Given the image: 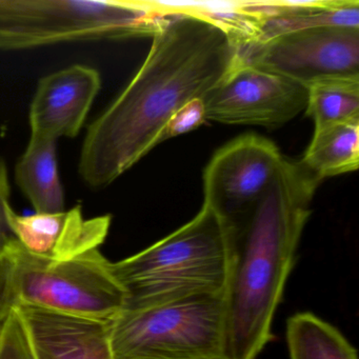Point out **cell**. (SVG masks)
Wrapping results in <instances>:
<instances>
[{
    "label": "cell",
    "instance_id": "obj_1",
    "mask_svg": "<svg viewBox=\"0 0 359 359\" xmlns=\"http://www.w3.org/2000/svg\"><path fill=\"white\" fill-rule=\"evenodd\" d=\"M239 47L219 27L165 14L152 46L123 91L89 126L79 158L89 188H106L165 142L168 123L203 100L238 64Z\"/></svg>",
    "mask_w": 359,
    "mask_h": 359
},
{
    "label": "cell",
    "instance_id": "obj_2",
    "mask_svg": "<svg viewBox=\"0 0 359 359\" xmlns=\"http://www.w3.org/2000/svg\"><path fill=\"white\" fill-rule=\"evenodd\" d=\"M320 180L283 159L237 229L226 289L224 356L255 359L272 339L273 318L295 260Z\"/></svg>",
    "mask_w": 359,
    "mask_h": 359
},
{
    "label": "cell",
    "instance_id": "obj_3",
    "mask_svg": "<svg viewBox=\"0 0 359 359\" xmlns=\"http://www.w3.org/2000/svg\"><path fill=\"white\" fill-rule=\"evenodd\" d=\"M237 229L203 205L188 224L121 262L111 272L126 292V310L199 294L226 292Z\"/></svg>",
    "mask_w": 359,
    "mask_h": 359
},
{
    "label": "cell",
    "instance_id": "obj_4",
    "mask_svg": "<svg viewBox=\"0 0 359 359\" xmlns=\"http://www.w3.org/2000/svg\"><path fill=\"white\" fill-rule=\"evenodd\" d=\"M100 250L70 260L46 259L15 238L0 252V323L20 306L111 321L125 308L126 292Z\"/></svg>",
    "mask_w": 359,
    "mask_h": 359
},
{
    "label": "cell",
    "instance_id": "obj_5",
    "mask_svg": "<svg viewBox=\"0 0 359 359\" xmlns=\"http://www.w3.org/2000/svg\"><path fill=\"white\" fill-rule=\"evenodd\" d=\"M165 18L140 0H0V51L153 37Z\"/></svg>",
    "mask_w": 359,
    "mask_h": 359
},
{
    "label": "cell",
    "instance_id": "obj_6",
    "mask_svg": "<svg viewBox=\"0 0 359 359\" xmlns=\"http://www.w3.org/2000/svg\"><path fill=\"white\" fill-rule=\"evenodd\" d=\"M109 327L116 359L224 356L226 292L123 309Z\"/></svg>",
    "mask_w": 359,
    "mask_h": 359
},
{
    "label": "cell",
    "instance_id": "obj_7",
    "mask_svg": "<svg viewBox=\"0 0 359 359\" xmlns=\"http://www.w3.org/2000/svg\"><path fill=\"white\" fill-rule=\"evenodd\" d=\"M243 64L308 88L321 79L359 77V30L318 27L239 48Z\"/></svg>",
    "mask_w": 359,
    "mask_h": 359
},
{
    "label": "cell",
    "instance_id": "obj_8",
    "mask_svg": "<svg viewBox=\"0 0 359 359\" xmlns=\"http://www.w3.org/2000/svg\"><path fill=\"white\" fill-rule=\"evenodd\" d=\"M285 157L276 144L255 134L217 151L203 172V205L238 228L262 198Z\"/></svg>",
    "mask_w": 359,
    "mask_h": 359
},
{
    "label": "cell",
    "instance_id": "obj_9",
    "mask_svg": "<svg viewBox=\"0 0 359 359\" xmlns=\"http://www.w3.org/2000/svg\"><path fill=\"white\" fill-rule=\"evenodd\" d=\"M308 88L238 64L203 98L205 121L278 127L306 110Z\"/></svg>",
    "mask_w": 359,
    "mask_h": 359
},
{
    "label": "cell",
    "instance_id": "obj_10",
    "mask_svg": "<svg viewBox=\"0 0 359 359\" xmlns=\"http://www.w3.org/2000/svg\"><path fill=\"white\" fill-rule=\"evenodd\" d=\"M102 88L100 72L74 65L43 77L29 111L31 135L58 140L79 135Z\"/></svg>",
    "mask_w": 359,
    "mask_h": 359
},
{
    "label": "cell",
    "instance_id": "obj_11",
    "mask_svg": "<svg viewBox=\"0 0 359 359\" xmlns=\"http://www.w3.org/2000/svg\"><path fill=\"white\" fill-rule=\"evenodd\" d=\"M6 214L12 235L27 251L57 262L98 249L112 222L110 215L86 218L81 205L57 213L20 215L9 203Z\"/></svg>",
    "mask_w": 359,
    "mask_h": 359
},
{
    "label": "cell",
    "instance_id": "obj_12",
    "mask_svg": "<svg viewBox=\"0 0 359 359\" xmlns=\"http://www.w3.org/2000/svg\"><path fill=\"white\" fill-rule=\"evenodd\" d=\"M15 310L24 320L36 359H116L109 321L35 306Z\"/></svg>",
    "mask_w": 359,
    "mask_h": 359
},
{
    "label": "cell",
    "instance_id": "obj_13",
    "mask_svg": "<svg viewBox=\"0 0 359 359\" xmlns=\"http://www.w3.org/2000/svg\"><path fill=\"white\" fill-rule=\"evenodd\" d=\"M250 9L257 33L255 43L318 27L359 30L357 0L250 1Z\"/></svg>",
    "mask_w": 359,
    "mask_h": 359
},
{
    "label": "cell",
    "instance_id": "obj_14",
    "mask_svg": "<svg viewBox=\"0 0 359 359\" xmlns=\"http://www.w3.org/2000/svg\"><path fill=\"white\" fill-rule=\"evenodd\" d=\"M15 182L35 213L65 211L66 201L58 171L57 140L31 135L24 154L16 163Z\"/></svg>",
    "mask_w": 359,
    "mask_h": 359
},
{
    "label": "cell",
    "instance_id": "obj_15",
    "mask_svg": "<svg viewBox=\"0 0 359 359\" xmlns=\"http://www.w3.org/2000/svg\"><path fill=\"white\" fill-rule=\"evenodd\" d=\"M298 163L320 182L356 171L359 165V121L315 130L310 146Z\"/></svg>",
    "mask_w": 359,
    "mask_h": 359
},
{
    "label": "cell",
    "instance_id": "obj_16",
    "mask_svg": "<svg viewBox=\"0 0 359 359\" xmlns=\"http://www.w3.org/2000/svg\"><path fill=\"white\" fill-rule=\"evenodd\" d=\"M287 342L290 359H358L339 330L311 312L287 319Z\"/></svg>",
    "mask_w": 359,
    "mask_h": 359
},
{
    "label": "cell",
    "instance_id": "obj_17",
    "mask_svg": "<svg viewBox=\"0 0 359 359\" xmlns=\"http://www.w3.org/2000/svg\"><path fill=\"white\" fill-rule=\"evenodd\" d=\"M304 111L315 130L359 121V77H332L309 86Z\"/></svg>",
    "mask_w": 359,
    "mask_h": 359
},
{
    "label": "cell",
    "instance_id": "obj_18",
    "mask_svg": "<svg viewBox=\"0 0 359 359\" xmlns=\"http://www.w3.org/2000/svg\"><path fill=\"white\" fill-rule=\"evenodd\" d=\"M0 359H36L18 310H13L0 323Z\"/></svg>",
    "mask_w": 359,
    "mask_h": 359
},
{
    "label": "cell",
    "instance_id": "obj_19",
    "mask_svg": "<svg viewBox=\"0 0 359 359\" xmlns=\"http://www.w3.org/2000/svg\"><path fill=\"white\" fill-rule=\"evenodd\" d=\"M205 121L203 100H193L182 106L168 123L165 140L184 135L201 127Z\"/></svg>",
    "mask_w": 359,
    "mask_h": 359
},
{
    "label": "cell",
    "instance_id": "obj_20",
    "mask_svg": "<svg viewBox=\"0 0 359 359\" xmlns=\"http://www.w3.org/2000/svg\"><path fill=\"white\" fill-rule=\"evenodd\" d=\"M11 187L5 161L0 157V252L14 238L8 224L6 208L10 203Z\"/></svg>",
    "mask_w": 359,
    "mask_h": 359
},
{
    "label": "cell",
    "instance_id": "obj_21",
    "mask_svg": "<svg viewBox=\"0 0 359 359\" xmlns=\"http://www.w3.org/2000/svg\"><path fill=\"white\" fill-rule=\"evenodd\" d=\"M197 359H229L226 356H216V357H207V358H197Z\"/></svg>",
    "mask_w": 359,
    "mask_h": 359
}]
</instances>
